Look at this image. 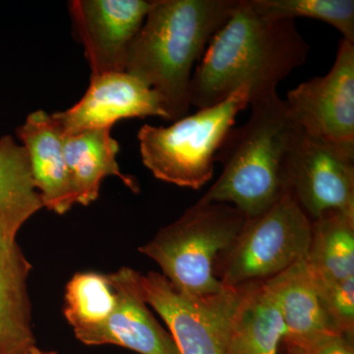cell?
<instances>
[{"label": "cell", "mask_w": 354, "mask_h": 354, "mask_svg": "<svg viewBox=\"0 0 354 354\" xmlns=\"http://www.w3.org/2000/svg\"><path fill=\"white\" fill-rule=\"evenodd\" d=\"M309 50L295 20L269 17L251 0H237L193 73L191 106L209 108L241 88H248L250 102L277 94V86L305 64Z\"/></svg>", "instance_id": "6da1fadb"}, {"label": "cell", "mask_w": 354, "mask_h": 354, "mask_svg": "<svg viewBox=\"0 0 354 354\" xmlns=\"http://www.w3.org/2000/svg\"><path fill=\"white\" fill-rule=\"evenodd\" d=\"M237 0H153L128 53L125 72L152 88L169 121L189 111L193 65Z\"/></svg>", "instance_id": "7a4b0ae2"}, {"label": "cell", "mask_w": 354, "mask_h": 354, "mask_svg": "<svg viewBox=\"0 0 354 354\" xmlns=\"http://www.w3.org/2000/svg\"><path fill=\"white\" fill-rule=\"evenodd\" d=\"M245 124L230 130L216 153L223 165L202 201L223 203L255 218L288 190V167L300 127L278 94L250 102Z\"/></svg>", "instance_id": "3957f363"}, {"label": "cell", "mask_w": 354, "mask_h": 354, "mask_svg": "<svg viewBox=\"0 0 354 354\" xmlns=\"http://www.w3.org/2000/svg\"><path fill=\"white\" fill-rule=\"evenodd\" d=\"M247 218L232 205L199 200L139 251L180 290L196 295L218 292L225 286L216 278V260L234 243Z\"/></svg>", "instance_id": "277c9868"}, {"label": "cell", "mask_w": 354, "mask_h": 354, "mask_svg": "<svg viewBox=\"0 0 354 354\" xmlns=\"http://www.w3.org/2000/svg\"><path fill=\"white\" fill-rule=\"evenodd\" d=\"M250 104L248 88L199 109L169 127L145 124L138 132L142 160L153 176L179 187L198 190L211 180L215 158L237 114Z\"/></svg>", "instance_id": "5b68a950"}, {"label": "cell", "mask_w": 354, "mask_h": 354, "mask_svg": "<svg viewBox=\"0 0 354 354\" xmlns=\"http://www.w3.org/2000/svg\"><path fill=\"white\" fill-rule=\"evenodd\" d=\"M312 221L290 191L245 225L216 260L215 276L221 285L237 288L265 281L308 254Z\"/></svg>", "instance_id": "8992f818"}, {"label": "cell", "mask_w": 354, "mask_h": 354, "mask_svg": "<svg viewBox=\"0 0 354 354\" xmlns=\"http://www.w3.org/2000/svg\"><path fill=\"white\" fill-rule=\"evenodd\" d=\"M142 295L167 324L179 354H225L239 288L196 295L180 290L160 272L139 274Z\"/></svg>", "instance_id": "52a82bcc"}, {"label": "cell", "mask_w": 354, "mask_h": 354, "mask_svg": "<svg viewBox=\"0 0 354 354\" xmlns=\"http://www.w3.org/2000/svg\"><path fill=\"white\" fill-rule=\"evenodd\" d=\"M285 102L307 135L354 152V44L342 39L328 74L300 84Z\"/></svg>", "instance_id": "ba28073f"}, {"label": "cell", "mask_w": 354, "mask_h": 354, "mask_svg": "<svg viewBox=\"0 0 354 354\" xmlns=\"http://www.w3.org/2000/svg\"><path fill=\"white\" fill-rule=\"evenodd\" d=\"M288 188L311 221L333 209L354 214V152L300 128L288 160Z\"/></svg>", "instance_id": "9c48e42d"}, {"label": "cell", "mask_w": 354, "mask_h": 354, "mask_svg": "<svg viewBox=\"0 0 354 354\" xmlns=\"http://www.w3.org/2000/svg\"><path fill=\"white\" fill-rule=\"evenodd\" d=\"M152 1L74 0L69 10L92 75L125 72L128 53Z\"/></svg>", "instance_id": "30bf717a"}, {"label": "cell", "mask_w": 354, "mask_h": 354, "mask_svg": "<svg viewBox=\"0 0 354 354\" xmlns=\"http://www.w3.org/2000/svg\"><path fill=\"white\" fill-rule=\"evenodd\" d=\"M41 208L39 198L0 212V354H23L36 346L27 286L31 264L18 245L17 234Z\"/></svg>", "instance_id": "8fae6325"}, {"label": "cell", "mask_w": 354, "mask_h": 354, "mask_svg": "<svg viewBox=\"0 0 354 354\" xmlns=\"http://www.w3.org/2000/svg\"><path fill=\"white\" fill-rule=\"evenodd\" d=\"M53 116L65 135L111 128L124 118L158 116L169 120L158 95L127 72L91 76L90 86L82 99Z\"/></svg>", "instance_id": "7c38bea8"}, {"label": "cell", "mask_w": 354, "mask_h": 354, "mask_svg": "<svg viewBox=\"0 0 354 354\" xmlns=\"http://www.w3.org/2000/svg\"><path fill=\"white\" fill-rule=\"evenodd\" d=\"M139 274L127 267L109 274L115 290V307L106 322L74 332L79 341L88 346L113 344L140 354H179L171 335L148 308Z\"/></svg>", "instance_id": "4fadbf2b"}, {"label": "cell", "mask_w": 354, "mask_h": 354, "mask_svg": "<svg viewBox=\"0 0 354 354\" xmlns=\"http://www.w3.org/2000/svg\"><path fill=\"white\" fill-rule=\"evenodd\" d=\"M17 136L29 160L35 187L44 208L64 215L77 204L64 152V133L53 114L30 113Z\"/></svg>", "instance_id": "5bb4252c"}, {"label": "cell", "mask_w": 354, "mask_h": 354, "mask_svg": "<svg viewBox=\"0 0 354 354\" xmlns=\"http://www.w3.org/2000/svg\"><path fill=\"white\" fill-rule=\"evenodd\" d=\"M265 281L286 326L281 342L285 348H297L323 333L339 330L324 308L306 258Z\"/></svg>", "instance_id": "9a60e30c"}, {"label": "cell", "mask_w": 354, "mask_h": 354, "mask_svg": "<svg viewBox=\"0 0 354 354\" xmlns=\"http://www.w3.org/2000/svg\"><path fill=\"white\" fill-rule=\"evenodd\" d=\"M237 288L225 354H279L286 329L274 293L266 281Z\"/></svg>", "instance_id": "2e32d148"}, {"label": "cell", "mask_w": 354, "mask_h": 354, "mask_svg": "<svg viewBox=\"0 0 354 354\" xmlns=\"http://www.w3.org/2000/svg\"><path fill=\"white\" fill-rule=\"evenodd\" d=\"M118 151L120 145L111 136V128L65 135V158L77 204L88 206L95 202L99 197L102 181L109 176L118 177L133 192H139L136 179L121 172L116 162Z\"/></svg>", "instance_id": "e0dca14e"}, {"label": "cell", "mask_w": 354, "mask_h": 354, "mask_svg": "<svg viewBox=\"0 0 354 354\" xmlns=\"http://www.w3.org/2000/svg\"><path fill=\"white\" fill-rule=\"evenodd\" d=\"M306 261L316 285L354 278V214L333 209L312 221Z\"/></svg>", "instance_id": "ac0fdd59"}, {"label": "cell", "mask_w": 354, "mask_h": 354, "mask_svg": "<svg viewBox=\"0 0 354 354\" xmlns=\"http://www.w3.org/2000/svg\"><path fill=\"white\" fill-rule=\"evenodd\" d=\"M64 316L74 332L97 327L108 320L116 304V293L109 274H76L67 283Z\"/></svg>", "instance_id": "d6986e66"}, {"label": "cell", "mask_w": 354, "mask_h": 354, "mask_svg": "<svg viewBox=\"0 0 354 354\" xmlns=\"http://www.w3.org/2000/svg\"><path fill=\"white\" fill-rule=\"evenodd\" d=\"M266 16L295 20L311 18L332 25L344 39L354 44L353 0H251Z\"/></svg>", "instance_id": "ffe728a7"}, {"label": "cell", "mask_w": 354, "mask_h": 354, "mask_svg": "<svg viewBox=\"0 0 354 354\" xmlns=\"http://www.w3.org/2000/svg\"><path fill=\"white\" fill-rule=\"evenodd\" d=\"M24 147L0 138V212L39 199Z\"/></svg>", "instance_id": "44dd1931"}, {"label": "cell", "mask_w": 354, "mask_h": 354, "mask_svg": "<svg viewBox=\"0 0 354 354\" xmlns=\"http://www.w3.org/2000/svg\"><path fill=\"white\" fill-rule=\"evenodd\" d=\"M316 288L324 308L335 327L354 335V278L330 285H316Z\"/></svg>", "instance_id": "7402d4cb"}, {"label": "cell", "mask_w": 354, "mask_h": 354, "mask_svg": "<svg viewBox=\"0 0 354 354\" xmlns=\"http://www.w3.org/2000/svg\"><path fill=\"white\" fill-rule=\"evenodd\" d=\"M286 349L299 354H354L353 335L332 330L317 335L297 348Z\"/></svg>", "instance_id": "603a6c76"}, {"label": "cell", "mask_w": 354, "mask_h": 354, "mask_svg": "<svg viewBox=\"0 0 354 354\" xmlns=\"http://www.w3.org/2000/svg\"><path fill=\"white\" fill-rule=\"evenodd\" d=\"M23 354H57V353H55V351H41V349L37 348V346H34V348L29 349V351H26V353H23Z\"/></svg>", "instance_id": "cb8c5ba5"}, {"label": "cell", "mask_w": 354, "mask_h": 354, "mask_svg": "<svg viewBox=\"0 0 354 354\" xmlns=\"http://www.w3.org/2000/svg\"><path fill=\"white\" fill-rule=\"evenodd\" d=\"M286 354H299V353H295V351H286Z\"/></svg>", "instance_id": "d4e9b609"}]
</instances>
